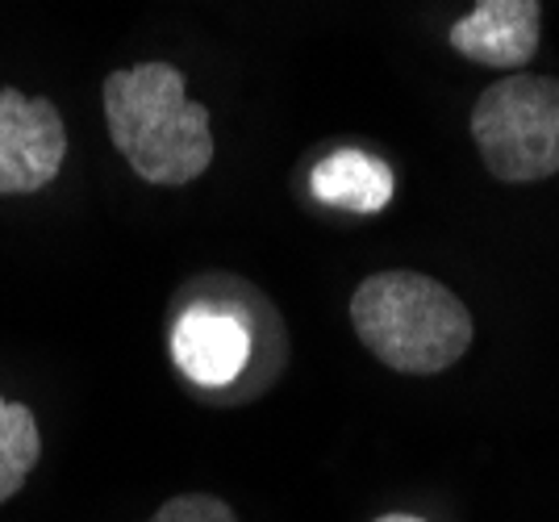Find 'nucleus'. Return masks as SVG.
<instances>
[{"label": "nucleus", "mask_w": 559, "mask_h": 522, "mask_svg": "<svg viewBox=\"0 0 559 522\" xmlns=\"http://www.w3.org/2000/svg\"><path fill=\"white\" fill-rule=\"evenodd\" d=\"M105 126L146 185H192L213 164L210 109L185 96V72L139 63L105 80Z\"/></svg>", "instance_id": "obj_1"}, {"label": "nucleus", "mask_w": 559, "mask_h": 522, "mask_svg": "<svg viewBox=\"0 0 559 522\" xmlns=\"http://www.w3.org/2000/svg\"><path fill=\"white\" fill-rule=\"evenodd\" d=\"M350 327L384 368L405 377L447 372L472 347L467 306L421 272H376L350 297Z\"/></svg>", "instance_id": "obj_2"}, {"label": "nucleus", "mask_w": 559, "mask_h": 522, "mask_svg": "<svg viewBox=\"0 0 559 522\" xmlns=\"http://www.w3.org/2000/svg\"><path fill=\"white\" fill-rule=\"evenodd\" d=\"M472 139L506 185H535L559 171V80L513 72L472 105Z\"/></svg>", "instance_id": "obj_3"}, {"label": "nucleus", "mask_w": 559, "mask_h": 522, "mask_svg": "<svg viewBox=\"0 0 559 522\" xmlns=\"http://www.w3.org/2000/svg\"><path fill=\"white\" fill-rule=\"evenodd\" d=\"M68 155L59 109L43 96L0 88V197L47 189Z\"/></svg>", "instance_id": "obj_4"}, {"label": "nucleus", "mask_w": 559, "mask_h": 522, "mask_svg": "<svg viewBox=\"0 0 559 522\" xmlns=\"http://www.w3.org/2000/svg\"><path fill=\"white\" fill-rule=\"evenodd\" d=\"M251 327L222 306L192 301L171 327V359L197 389H226L247 372L251 359Z\"/></svg>", "instance_id": "obj_5"}, {"label": "nucleus", "mask_w": 559, "mask_h": 522, "mask_svg": "<svg viewBox=\"0 0 559 522\" xmlns=\"http://www.w3.org/2000/svg\"><path fill=\"white\" fill-rule=\"evenodd\" d=\"M543 4L538 0H476V13L451 25V47L472 63L518 72L535 59Z\"/></svg>", "instance_id": "obj_6"}, {"label": "nucleus", "mask_w": 559, "mask_h": 522, "mask_svg": "<svg viewBox=\"0 0 559 522\" xmlns=\"http://www.w3.org/2000/svg\"><path fill=\"white\" fill-rule=\"evenodd\" d=\"M309 192L330 210L368 217L393 201V171L368 151H334L309 171Z\"/></svg>", "instance_id": "obj_7"}, {"label": "nucleus", "mask_w": 559, "mask_h": 522, "mask_svg": "<svg viewBox=\"0 0 559 522\" xmlns=\"http://www.w3.org/2000/svg\"><path fill=\"white\" fill-rule=\"evenodd\" d=\"M43 455V435L34 414L22 402H4L0 398V501L22 494L25 476L34 473Z\"/></svg>", "instance_id": "obj_8"}, {"label": "nucleus", "mask_w": 559, "mask_h": 522, "mask_svg": "<svg viewBox=\"0 0 559 522\" xmlns=\"http://www.w3.org/2000/svg\"><path fill=\"white\" fill-rule=\"evenodd\" d=\"M146 522H238L234 510L213 494H180V498L164 501Z\"/></svg>", "instance_id": "obj_9"}, {"label": "nucleus", "mask_w": 559, "mask_h": 522, "mask_svg": "<svg viewBox=\"0 0 559 522\" xmlns=\"http://www.w3.org/2000/svg\"><path fill=\"white\" fill-rule=\"evenodd\" d=\"M376 522H426V519H414V514H380Z\"/></svg>", "instance_id": "obj_10"}]
</instances>
